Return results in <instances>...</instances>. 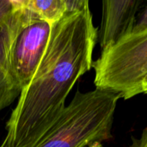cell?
I'll use <instances>...</instances> for the list:
<instances>
[{
	"label": "cell",
	"instance_id": "cell-9",
	"mask_svg": "<svg viewBox=\"0 0 147 147\" xmlns=\"http://www.w3.org/2000/svg\"><path fill=\"white\" fill-rule=\"evenodd\" d=\"M146 3V2H144ZM144 4V3H143ZM147 30V2L142 5L135 19V22L131 34H138Z\"/></svg>",
	"mask_w": 147,
	"mask_h": 147
},
{
	"label": "cell",
	"instance_id": "cell-8",
	"mask_svg": "<svg viewBox=\"0 0 147 147\" xmlns=\"http://www.w3.org/2000/svg\"><path fill=\"white\" fill-rule=\"evenodd\" d=\"M18 1L0 0V27L5 25L12 16Z\"/></svg>",
	"mask_w": 147,
	"mask_h": 147
},
{
	"label": "cell",
	"instance_id": "cell-12",
	"mask_svg": "<svg viewBox=\"0 0 147 147\" xmlns=\"http://www.w3.org/2000/svg\"><path fill=\"white\" fill-rule=\"evenodd\" d=\"M91 147H102V144L98 143V144H96V145L92 146H91Z\"/></svg>",
	"mask_w": 147,
	"mask_h": 147
},
{
	"label": "cell",
	"instance_id": "cell-3",
	"mask_svg": "<svg viewBox=\"0 0 147 147\" xmlns=\"http://www.w3.org/2000/svg\"><path fill=\"white\" fill-rule=\"evenodd\" d=\"M92 67L96 89L117 93L125 100L140 95L147 75V30L130 34L102 52Z\"/></svg>",
	"mask_w": 147,
	"mask_h": 147
},
{
	"label": "cell",
	"instance_id": "cell-2",
	"mask_svg": "<svg viewBox=\"0 0 147 147\" xmlns=\"http://www.w3.org/2000/svg\"><path fill=\"white\" fill-rule=\"evenodd\" d=\"M121 96L96 89L78 90L48 128L27 147H91L112 138L114 115Z\"/></svg>",
	"mask_w": 147,
	"mask_h": 147
},
{
	"label": "cell",
	"instance_id": "cell-7",
	"mask_svg": "<svg viewBox=\"0 0 147 147\" xmlns=\"http://www.w3.org/2000/svg\"><path fill=\"white\" fill-rule=\"evenodd\" d=\"M26 5L41 19L51 24L57 23L67 13L65 0H24Z\"/></svg>",
	"mask_w": 147,
	"mask_h": 147
},
{
	"label": "cell",
	"instance_id": "cell-4",
	"mask_svg": "<svg viewBox=\"0 0 147 147\" xmlns=\"http://www.w3.org/2000/svg\"><path fill=\"white\" fill-rule=\"evenodd\" d=\"M52 25L30 9L24 0L7 23L8 58L13 77L22 89L30 83L45 52Z\"/></svg>",
	"mask_w": 147,
	"mask_h": 147
},
{
	"label": "cell",
	"instance_id": "cell-5",
	"mask_svg": "<svg viewBox=\"0 0 147 147\" xmlns=\"http://www.w3.org/2000/svg\"><path fill=\"white\" fill-rule=\"evenodd\" d=\"M144 0H104L99 33L101 53L132 33Z\"/></svg>",
	"mask_w": 147,
	"mask_h": 147
},
{
	"label": "cell",
	"instance_id": "cell-10",
	"mask_svg": "<svg viewBox=\"0 0 147 147\" xmlns=\"http://www.w3.org/2000/svg\"><path fill=\"white\" fill-rule=\"evenodd\" d=\"M130 147H147V127L143 130L140 138H133Z\"/></svg>",
	"mask_w": 147,
	"mask_h": 147
},
{
	"label": "cell",
	"instance_id": "cell-11",
	"mask_svg": "<svg viewBox=\"0 0 147 147\" xmlns=\"http://www.w3.org/2000/svg\"><path fill=\"white\" fill-rule=\"evenodd\" d=\"M140 94H147V75L143 79L140 87Z\"/></svg>",
	"mask_w": 147,
	"mask_h": 147
},
{
	"label": "cell",
	"instance_id": "cell-1",
	"mask_svg": "<svg viewBox=\"0 0 147 147\" xmlns=\"http://www.w3.org/2000/svg\"><path fill=\"white\" fill-rule=\"evenodd\" d=\"M97 35L89 6L67 12L52 26L39 65L6 123L0 147L28 146L48 128L77 81L92 68Z\"/></svg>",
	"mask_w": 147,
	"mask_h": 147
},
{
	"label": "cell",
	"instance_id": "cell-6",
	"mask_svg": "<svg viewBox=\"0 0 147 147\" xmlns=\"http://www.w3.org/2000/svg\"><path fill=\"white\" fill-rule=\"evenodd\" d=\"M7 23L0 27V112L9 106L22 93V89L9 67Z\"/></svg>",
	"mask_w": 147,
	"mask_h": 147
}]
</instances>
